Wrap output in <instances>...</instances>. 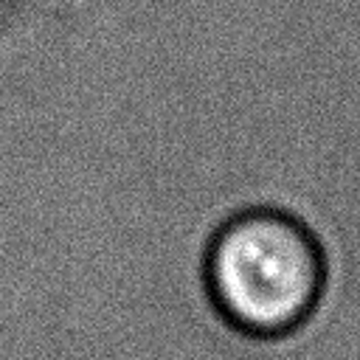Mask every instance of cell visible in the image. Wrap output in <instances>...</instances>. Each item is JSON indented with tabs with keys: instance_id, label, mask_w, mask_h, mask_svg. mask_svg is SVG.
Listing matches in <instances>:
<instances>
[{
	"instance_id": "cell-1",
	"label": "cell",
	"mask_w": 360,
	"mask_h": 360,
	"mask_svg": "<svg viewBox=\"0 0 360 360\" xmlns=\"http://www.w3.org/2000/svg\"><path fill=\"white\" fill-rule=\"evenodd\" d=\"M208 278L214 298L239 326L278 332L309 307L318 290V253L292 219L245 214L217 233Z\"/></svg>"
}]
</instances>
